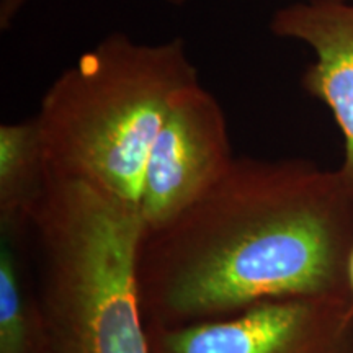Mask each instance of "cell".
I'll return each mask as SVG.
<instances>
[{"instance_id":"obj_5","label":"cell","mask_w":353,"mask_h":353,"mask_svg":"<svg viewBox=\"0 0 353 353\" xmlns=\"http://www.w3.org/2000/svg\"><path fill=\"white\" fill-rule=\"evenodd\" d=\"M148 330L151 353H353V303L276 299L224 319Z\"/></svg>"},{"instance_id":"obj_7","label":"cell","mask_w":353,"mask_h":353,"mask_svg":"<svg viewBox=\"0 0 353 353\" xmlns=\"http://www.w3.org/2000/svg\"><path fill=\"white\" fill-rule=\"evenodd\" d=\"M50 179L37 118L0 126V231L23 242Z\"/></svg>"},{"instance_id":"obj_9","label":"cell","mask_w":353,"mask_h":353,"mask_svg":"<svg viewBox=\"0 0 353 353\" xmlns=\"http://www.w3.org/2000/svg\"><path fill=\"white\" fill-rule=\"evenodd\" d=\"M26 2H28V0H2V2H0V28H8L13 19L17 17V13L25 7ZM164 2L176 7L183 6L187 0H164Z\"/></svg>"},{"instance_id":"obj_2","label":"cell","mask_w":353,"mask_h":353,"mask_svg":"<svg viewBox=\"0 0 353 353\" xmlns=\"http://www.w3.org/2000/svg\"><path fill=\"white\" fill-rule=\"evenodd\" d=\"M196 83L182 38L105 37L44 92L34 118L50 172L138 208L154 139L174 100Z\"/></svg>"},{"instance_id":"obj_10","label":"cell","mask_w":353,"mask_h":353,"mask_svg":"<svg viewBox=\"0 0 353 353\" xmlns=\"http://www.w3.org/2000/svg\"><path fill=\"white\" fill-rule=\"evenodd\" d=\"M348 285H350V294H352V303H353V250L350 255V262H348Z\"/></svg>"},{"instance_id":"obj_1","label":"cell","mask_w":353,"mask_h":353,"mask_svg":"<svg viewBox=\"0 0 353 353\" xmlns=\"http://www.w3.org/2000/svg\"><path fill=\"white\" fill-rule=\"evenodd\" d=\"M353 190L304 159L236 157L195 205L144 232L136 280L148 327L218 321L290 298L352 301Z\"/></svg>"},{"instance_id":"obj_6","label":"cell","mask_w":353,"mask_h":353,"mask_svg":"<svg viewBox=\"0 0 353 353\" xmlns=\"http://www.w3.org/2000/svg\"><path fill=\"white\" fill-rule=\"evenodd\" d=\"M270 32L311 48L303 87L325 105L343 136L339 167L353 190V0H303L278 8Z\"/></svg>"},{"instance_id":"obj_8","label":"cell","mask_w":353,"mask_h":353,"mask_svg":"<svg viewBox=\"0 0 353 353\" xmlns=\"http://www.w3.org/2000/svg\"><path fill=\"white\" fill-rule=\"evenodd\" d=\"M21 242L0 247V353H38L39 309L21 260Z\"/></svg>"},{"instance_id":"obj_4","label":"cell","mask_w":353,"mask_h":353,"mask_svg":"<svg viewBox=\"0 0 353 353\" xmlns=\"http://www.w3.org/2000/svg\"><path fill=\"white\" fill-rule=\"evenodd\" d=\"M236 161L224 110L201 83L170 105L154 139L138 211L144 232L164 228L195 205Z\"/></svg>"},{"instance_id":"obj_3","label":"cell","mask_w":353,"mask_h":353,"mask_svg":"<svg viewBox=\"0 0 353 353\" xmlns=\"http://www.w3.org/2000/svg\"><path fill=\"white\" fill-rule=\"evenodd\" d=\"M30 232L38 353H151L136 280L144 237L138 208L50 172Z\"/></svg>"}]
</instances>
